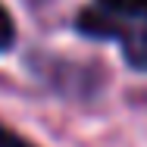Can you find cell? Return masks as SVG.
<instances>
[{"instance_id":"obj_1","label":"cell","mask_w":147,"mask_h":147,"mask_svg":"<svg viewBox=\"0 0 147 147\" xmlns=\"http://www.w3.org/2000/svg\"><path fill=\"white\" fill-rule=\"evenodd\" d=\"M100 9H107L110 16H116L125 25H141L147 22V0H94Z\"/></svg>"},{"instance_id":"obj_2","label":"cell","mask_w":147,"mask_h":147,"mask_svg":"<svg viewBox=\"0 0 147 147\" xmlns=\"http://www.w3.org/2000/svg\"><path fill=\"white\" fill-rule=\"evenodd\" d=\"M122 53H125V59H128L131 69L147 72V22L135 25V28L122 38Z\"/></svg>"},{"instance_id":"obj_3","label":"cell","mask_w":147,"mask_h":147,"mask_svg":"<svg viewBox=\"0 0 147 147\" xmlns=\"http://www.w3.org/2000/svg\"><path fill=\"white\" fill-rule=\"evenodd\" d=\"M13 41H16V25H13L9 13H6L3 3H0V50H6Z\"/></svg>"},{"instance_id":"obj_4","label":"cell","mask_w":147,"mask_h":147,"mask_svg":"<svg viewBox=\"0 0 147 147\" xmlns=\"http://www.w3.org/2000/svg\"><path fill=\"white\" fill-rule=\"evenodd\" d=\"M0 147H34V144H28L25 138H19L16 131H9V128L0 122Z\"/></svg>"}]
</instances>
